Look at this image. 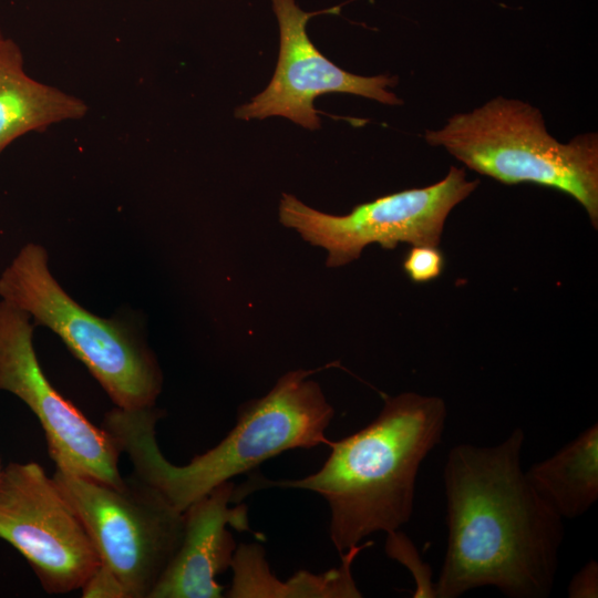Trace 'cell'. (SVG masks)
<instances>
[{"mask_svg": "<svg viewBox=\"0 0 598 598\" xmlns=\"http://www.w3.org/2000/svg\"><path fill=\"white\" fill-rule=\"evenodd\" d=\"M520 427L497 445L461 443L443 470L447 548L436 598L493 586L511 598L551 592L564 538L563 518L520 467Z\"/></svg>", "mask_w": 598, "mask_h": 598, "instance_id": "obj_1", "label": "cell"}, {"mask_svg": "<svg viewBox=\"0 0 598 598\" xmlns=\"http://www.w3.org/2000/svg\"><path fill=\"white\" fill-rule=\"evenodd\" d=\"M446 414L439 396H386L370 424L329 442L330 455L319 471L279 481L254 473L234 488L231 503L268 487L316 492L330 506V538L342 555L369 535L391 533L410 520L420 465L441 442Z\"/></svg>", "mask_w": 598, "mask_h": 598, "instance_id": "obj_2", "label": "cell"}, {"mask_svg": "<svg viewBox=\"0 0 598 598\" xmlns=\"http://www.w3.org/2000/svg\"><path fill=\"white\" fill-rule=\"evenodd\" d=\"M311 373H286L265 396L240 408L236 425L216 446L182 466L171 463L159 450L156 424L162 412L155 406H115L105 414L102 426L130 457L133 474L184 512L219 484L268 458L288 450L329 444L324 432L334 411L320 385L308 379Z\"/></svg>", "mask_w": 598, "mask_h": 598, "instance_id": "obj_3", "label": "cell"}, {"mask_svg": "<svg viewBox=\"0 0 598 598\" xmlns=\"http://www.w3.org/2000/svg\"><path fill=\"white\" fill-rule=\"evenodd\" d=\"M425 142L445 148L471 169L506 185L530 183L576 199L598 226V137L587 133L560 143L545 126L538 109L497 96L458 113Z\"/></svg>", "mask_w": 598, "mask_h": 598, "instance_id": "obj_4", "label": "cell"}, {"mask_svg": "<svg viewBox=\"0 0 598 598\" xmlns=\"http://www.w3.org/2000/svg\"><path fill=\"white\" fill-rule=\"evenodd\" d=\"M0 299L54 332L116 408L155 406L162 373L152 350L124 321L101 318L79 305L52 275L43 246L20 248L0 275Z\"/></svg>", "mask_w": 598, "mask_h": 598, "instance_id": "obj_5", "label": "cell"}, {"mask_svg": "<svg viewBox=\"0 0 598 598\" xmlns=\"http://www.w3.org/2000/svg\"><path fill=\"white\" fill-rule=\"evenodd\" d=\"M52 477L125 597L150 598L182 542L184 512L134 474L118 487L58 468Z\"/></svg>", "mask_w": 598, "mask_h": 598, "instance_id": "obj_6", "label": "cell"}, {"mask_svg": "<svg viewBox=\"0 0 598 598\" xmlns=\"http://www.w3.org/2000/svg\"><path fill=\"white\" fill-rule=\"evenodd\" d=\"M463 167L451 166L440 182L379 197L353 207L347 215L313 209L293 195L280 200V221L313 246L328 251L327 266L339 267L360 257L377 243L393 249L400 243L437 247L451 210L478 186Z\"/></svg>", "mask_w": 598, "mask_h": 598, "instance_id": "obj_7", "label": "cell"}, {"mask_svg": "<svg viewBox=\"0 0 598 598\" xmlns=\"http://www.w3.org/2000/svg\"><path fill=\"white\" fill-rule=\"evenodd\" d=\"M0 538L23 556L48 594L81 589L101 564L82 520L37 462L1 470Z\"/></svg>", "mask_w": 598, "mask_h": 598, "instance_id": "obj_8", "label": "cell"}, {"mask_svg": "<svg viewBox=\"0 0 598 598\" xmlns=\"http://www.w3.org/2000/svg\"><path fill=\"white\" fill-rule=\"evenodd\" d=\"M33 330L27 312L0 299V391L16 395L37 416L55 468L122 486L115 440L51 384L37 358Z\"/></svg>", "mask_w": 598, "mask_h": 598, "instance_id": "obj_9", "label": "cell"}, {"mask_svg": "<svg viewBox=\"0 0 598 598\" xmlns=\"http://www.w3.org/2000/svg\"><path fill=\"white\" fill-rule=\"evenodd\" d=\"M279 30V53L268 85L235 111L238 120L285 117L303 128H320L313 103L330 93H344L374 100L386 105L402 101L390 90L396 76H364L350 73L323 55L310 40L307 24L311 17L337 9L307 12L296 0H271Z\"/></svg>", "mask_w": 598, "mask_h": 598, "instance_id": "obj_10", "label": "cell"}, {"mask_svg": "<svg viewBox=\"0 0 598 598\" xmlns=\"http://www.w3.org/2000/svg\"><path fill=\"white\" fill-rule=\"evenodd\" d=\"M235 484L224 482L184 511L182 542L150 598H219L216 576L230 567L237 545L227 526L249 530L247 506L229 507Z\"/></svg>", "mask_w": 598, "mask_h": 598, "instance_id": "obj_11", "label": "cell"}, {"mask_svg": "<svg viewBox=\"0 0 598 598\" xmlns=\"http://www.w3.org/2000/svg\"><path fill=\"white\" fill-rule=\"evenodd\" d=\"M372 545L367 542L349 548L341 555L340 566L322 574L300 570L286 581L271 574L259 544H240L230 567L233 582L229 598H359L362 594L352 577L351 566L357 555Z\"/></svg>", "mask_w": 598, "mask_h": 598, "instance_id": "obj_12", "label": "cell"}, {"mask_svg": "<svg viewBox=\"0 0 598 598\" xmlns=\"http://www.w3.org/2000/svg\"><path fill=\"white\" fill-rule=\"evenodd\" d=\"M525 474L561 518L584 515L598 499V424H591L555 454L533 464Z\"/></svg>", "mask_w": 598, "mask_h": 598, "instance_id": "obj_13", "label": "cell"}, {"mask_svg": "<svg viewBox=\"0 0 598 598\" xmlns=\"http://www.w3.org/2000/svg\"><path fill=\"white\" fill-rule=\"evenodd\" d=\"M86 103L31 78L24 70L0 81V153L18 137L53 124L80 120Z\"/></svg>", "mask_w": 598, "mask_h": 598, "instance_id": "obj_14", "label": "cell"}, {"mask_svg": "<svg viewBox=\"0 0 598 598\" xmlns=\"http://www.w3.org/2000/svg\"><path fill=\"white\" fill-rule=\"evenodd\" d=\"M386 555L405 566L415 581L414 598H436L435 582L432 580V570L424 563L411 539L399 529L386 534Z\"/></svg>", "mask_w": 598, "mask_h": 598, "instance_id": "obj_15", "label": "cell"}, {"mask_svg": "<svg viewBox=\"0 0 598 598\" xmlns=\"http://www.w3.org/2000/svg\"><path fill=\"white\" fill-rule=\"evenodd\" d=\"M403 269L413 282H429L442 274L444 256L434 246H412L404 258Z\"/></svg>", "mask_w": 598, "mask_h": 598, "instance_id": "obj_16", "label": "cell"}, {"mask_svg": "<svg viewBox=\"0 0 598 598\" xmlns=\"http://www.w3.org/2000/svg\"><path fill=\"white\" fill-rule=\"evenodd\" d=\"M81 590L82 597L85 598H126L121 584L101 564Z\"/></svg>", "mask_w": 598, "mask_h": 598, "instance_id": "obj_17", "label": "cell"}, {"mask_svg": "<svg viewBox=\"0 0 598 598\" xmlns=\"http://www.w3.org/2000/svg\"><path fill=\"white\" fill-rule=\"evenodd\" d=\"M567 594L569 598L598 597V565L590 559L579 569L569 582Z\"/></svg>", "mask_w": 598, "mask_h": 598, "instance_id": "obj_18", "label": "cell"}, {"mask_svg": "<svg viewBox=\"0 0 598 598\" xmlns=\"http://www.w3.org/2000/svg\"><path fill=\"white\" fill-rule=\"evenodd\" d=\"M22 70L24 68L21 49L0 29V81Z\"/></svg>", "mask_w": 598, "mask_h": 598, "instance_id": "obj_19", "label": "cell"}, {"mask_svg": "<svg viewBox=\"0 0 598 598\" xmlns=\"http://www.w3.org/2000/svg\"><path fill=\"white\" fill-rule=\"evenodd\" d=\"M1 470H2V468L0 467V474H1Z\"/></svg>", "mask_w": 598, "mask_h": 598, "instance_id": "obj_20", "label": "cell"}]
</instances>
